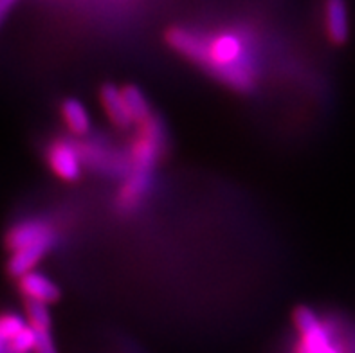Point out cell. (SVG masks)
I'll return each instance as SVG.
<instances>
[{"label": "cell", "instance_id": "obj_17", "mask_svg": "<svg viewBox=\"0 0 355 353\" xmlns=\"http://www.w3.org/2000/svg\"><path fill=\"white\" fill-rule=\"evenodd\" d=\"M35 353H58L51 332H36Z\"/></svg>", "mask_w": 355, "mask_h": 353}, {"label": "cell", "instance_id": "obj_4", "mask_svg": "<svg viewBox=\"0 0 355 353\" xmlns=\"http://www.w3.org/2000/svg\"><path fill=\"white\" fill-rule=\"evenodd\" d=\"M78 146H80L83 166L90 170L101 175H110V177H126L130 173V157L117 152L116 148H112L105 141L87 139V141L78 143Z\"/></svg>", "mask_w": 355, "mask_h": 353}, {"label": "cell", "instance_id": "obj_19", "mask_svg": "<svg viewBox=\"0 0 355 353\" xmlns=\"http://www.w3.org/2000/svg\"><path fill=\"white\" fill-rule=\"evenodd\" d=\"M2 348H4V339L0 337V353H2Z\"/></svg>", "mask_w": 355, "mask_h": 353}, {"label": "cell", "instance_id": "obj_11", "mask_svg": "<svg viewBox=\"0 0 355 353\" xmlns=\"http://www.w3.org/2000/svg\"><path fill=\"white\" fill-rule=\"evenodd\" d=\"M324 24H327V35L334 44H345L350 35V22H348L347 6L332 0L324 6Z\"/></svg>", "mask_w": 355, "mask_h": 353}, {"label": "cell", "instance_id": "obj_3", "mask_svg": "<svg viewBox=\"0 0 355 353\" xmlns=\"http://www.w3.org/2000/svg\"><path fill=\"white\" fill-rule=\"evenodd\" d=\"M294 325L300 332L297 353H341L334 343L330 328L309 307H300L294 312Z\"/></svg>", "mask_w": 355, "mask_h": 353}, {"label": "cell", "instance_id": "obj_16", "mask_svg": "<svg viewBox=\"0 0 355 353\" xmlns=\"http://www.w3.org/2000/svg\"><path fill=\"white\" fill-rule=\"evenodd\" d=\"M36 332L29 325L24 328L13 341H11V352L13 353H29L35 352Z\"/></svg>", "mask_w": 355, "mask_h": 353}, {"label": "cell", "instance_id": "obj_6", "mask_svg": "<svg viewBox=\"0 0 355 353\" xmlns=\"http://www.w3.org/2000/svg\"><path fill=\"white\" fill-rule=\"evenodd\" d=\"M51 238H56V231L49 222L40 218H29L18 222L9 229L6 234V246L15 252V250H20L24 247L38 243V241L51 240Z\"/></svg>", "mask_w": 355, "mask_h": 353}, {"label": "cell", "instance_id": "obj_12", "mask_svg": "<svg viewBox=\"0 0 355 353\" xmlns=\"http://www.w3.org/2000/svg\"><path fill=\"white\" fill-rule=\"evenodd\" d=\"M63 123L74 135H87L90 132V116L78 99H65L62 103Z\"/></svg>", "mask_w": 355, "mask_h": 353}, {"label": "cell", "instance_id": "obj_14", "mask_svg": "<svg viewBox=\"0 0 355 353\" xmlns=\"http://www.w3.org/2000/svg\"><path fill=\"white\" fill-rule=\"evenodd\" d=\"M27 325L35 332H51V313L47 304L38 301H26Z\"/></svg>", "mask_w": 355, "mask_h": 353}, {"label": "cell", "instance_id": "obj_2", "mask_svg": "<svg viewBox=\"0 0 355 353\" xmlns=\"http://www.w3.org/2000/svg\"><path fill=\"white\" fill-rule=\"evenodd\" d=\"M164 150H166V132L161 119L152 116L139 126V132L132 141L130 152H128L130 171L153 175V168Z\"/></svg>", "mask_w": 355, "mask_h": 353}, {"label": "cell", "instance_id": "obj_13", "mask_svg": "<svg viewBox=\"0 0 355 353\" xmlns=\"http://www.w3.org/2000/svg\"><path fill=\"white\" fill-rule=\"evenodd\" d=\"M121 92L123 99H125L126 103V108H128V112H130L134 123H137V125L141 126L153 116L148 99H146V96L143 94V90H141L139 87L126 85L123 87Z\"/></svg>", "mask_w": 355, "mask_h": 353}, {"label": "cell", "instance_id": "obj_10", "mask_svg": "<svg viewBox=\"0 0 355 353\" xmlns=\"http://www.w3.org/2000/svg\"><path fill=\"white\" fill-rule=\"evenodd\" d=\"M99 99H101V107H103L105 114L110 119L114 126L117 128H130L134 125L128 108H126L125 99H123L121 89H117L116 85L108 83L103 85L101 92H99Z\"/></svg>", "mask_w": 355, "mask_h": 353}, {"label": "cell", "instance_id": "obj_8", "mask_svg": "<svg viewBox=\"0 0 355 353\" xmlns=\"http://www.w3.org/2000/svg\"><path fill=\"white\" fill-rule=\"evenodd\" d=\"M18 286H20V292L26 295V301H38V303L44 304H51L56 303L60 300V286L49 279L44 274L33 273L26 274L18 279Z\"/></svg>", "mask_w": 355, "mask_h": 353}, {"label": "cell", "instance_id": "obj_18", "mask_svg": "<svg viewBox=\"0 0 355 353\" xmlns=\"http://www.w3.org/2000/svg\"><path fill=\"white\" fill-rule=\"evenodd\" d=\"M17 6L15 0H0V26L8 20L9 13H11V9Z\"/></svg>", "mask_w": 355, "mask_h": 353}, {"label": "cell", "instance_id": "obj_5", "mask_svg": "<svg viewBox=\"0 0 355 353\" xmlns=\"http://www.w3.org/2000/svg\"><path fill=\"white\" fill-rule=\"evenodd\" d=\"M47 162L49 168L58 175L62 180H78L83 170L80 146L71 139H56L47 148Z\"/></svg>", "mask_w": 355, "mask_h": 353}, {"label": "cell", "instance_id": "obj_9", "mask_svg": "<svg viewBox=\"0 0 355 353\" xmlns=\"http://www.w3.org/2000/svg\"><path fill=\"white\" fill-rule=\"evenodd\" d=\"M54 243H56V238H51V240L38 241L20 250H15L8 264V273L15 277H22L33 273V268L40 264L42 258L53 249Z\"/></svg>", "mask_w": 355, "mask_h": 353}, {"label": "cell", "instance_id": "obj_7", "mask_svg": "<svg viewBox=\"0 0 355 353\" xmlns=\"http://www.w3.org/2000/svg\"><path fill=\"white\" fill-rule=\"evenodd\" d=\"M152 184L153 175L134 173V171L126 175L116 197V206L119 213L130 215V213H135V211L139 209L144 198L148 197Z\"/></svg>", "mask_w": 355, "mask_h": 353}, {"label": "cell", "instance_id": "obj_1", "mask_svg": "<svg viewBox=\"0 0 355 353\" xmlns=\"http://www.w3.org/2000/svg\"><path fill=\"white\" fill-rule=\"evenodd\" d=\"M168 45L179 54L211 72L216 80L239 92L254 89L258 80L257 44L245 29H222L206 35L189 27H171Z\"/></svg>", "mask_w": 355, "mask_h": 353}, {"label": "cell", "instance_id": "obj_15", "mask_svg": "<svg viewBox=\"0 0 355 353\" xmlns=\"http://www.w3.org/2000/svg\"><path fill=\"white\" fill-rule=\"evenodd\" d=\"M27 327V322L24 318L17 316V313H4L0 316V337L4 341H11Z\"/></svg>", "mask_w": 355, "mask_h": 353}]
</instances>
